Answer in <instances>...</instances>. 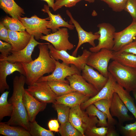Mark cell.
I'll use <instances>...</instances> for the list:
<instances>
[{"mask_svg":"<svg viewBox=\"0 0 136 136\" xmlns=\"http://www.w3.org/2000/svg\"><path fill=\"white\" fill-rule=\"evenodd\" d=\"M54 3V8L53 9L54 11L64 6L70 8L76 5V4L82 0H55Z\"/></svg>","mask_w":136,"mask_h":136,"instance_id":"39","label":"cell"},{"mask_svg":"<svg viewBox=\"0 0 136 136\" xmlns=\"http://www.w3.org/2000/svg\"><path fill=\"white\" fill-rule=\"evenodd\" d=\"M58 120L51 119L49 121L48 126L49 130L52 131L58 132L60 126Z\"/></svg>","mask_w":136,"mask_h":136,"instance_id":"44","label":"cell"},{"mask_svg":"<svg viewBox=\"0 0 136 136\" xmlns=\"http://www.w3.org/2000/svg\"><path fill=\"white\" fill-rule=\"evenodd\" d=\"M106 4L112 10L120 12L124 10L127 0H100Z\"/></svg>","mask_w":136,"mask_h":136,"instance_id":"37","label":"cell"},{"mask_svg":"<svg viewBox=\"0 0 136 136\" xmlns=\"http://www.w3.org/2000/svg\"><path fill=\"white\" fill-rule=\"evenodd\" d=\"M128 111L118 94L114 92L112 97L110 107V111L112 116L118 119L119 125H123L126 121L132 120V116L128 114Z\"/></svg>","mask_w":136,"mask_h":136,"instance_id":"16","label":"cell"},{"mask_svg":"<svg viewBox=\"0 0 136 136\" xmlns=\"http://www.w3.org/2000/svg\"><path fill=\"white\" fill-rule=\"evenodd\" d=\"M9 91L7 90L2 93L0 97V121H1L6 116L11 117L13 108L12 104L8 100Z\"/></svg>","mask_w":136,"mask_h":136,"instance_id":"28","label":"cell"},{"mask_svg":"<svg viewBox=\"0 0 136 136\" xmlns=\"http://www.w3.org/2000/svg\"><path fill=\"white\" fill-rule=\"evenodd\" d=\"M119 131L124 136H136V121L134 123L123 125H116Z\"/></svg>","mask_w":136,"mask_h":136,"instance_id":"36","label":"cell"},{"mask_svg":"<svg viewBox=\"0 0 136 136\" xmlns=\"http://www.w3.org/2000/svg\"><path fill=\"white\" fill-rule=\"evenodd\" d=\"M0 134L6 136H31L29 132L22 127L10 125L6 122H0Z\"/></svg>","mask_w":136,"mask_h":136,"instance_id":"27","label":"cell"},{"mask_svg":"<svg viewBox=\"0 0 136 136\" xmlns=\"http://www.w3.org/2000/svg\"><path fill=\"white\" fill-rule=\"evenodd\" d=\"M54 60L55 67L53 72L50 75L41 77L37 82L56 81L69 83L68 81L65 79L67 77L75 74H81V71L74 65L71 64L70 66L60 63L58 60Z\"/></svg>","mask_w":136,"mask_h":136,"instance_id":"9","label":"cell"},{"mask_svg":"<svg viewBox=\"0 0 136 136\" xmlns=\"http://www.w3.org/2000/svg\"><path fill=\"white\" fill-rule=\"evenodd\" d=\"M0 8L11 17L17 19L25 14L24 9L14 0H0Z\"/></svg>","mask_w":136,"mask_h":136,"instance_id":"25","label":"cell"},{"mask_svg":"<svg viewBox=\"0 0 136 136\" xmlns=\"http://www.w3.org/2000/svg\"><path fill=\"white\" fill-rule=\"evenodd\" d=\"M66 12L70 19V23L74 26L78 34V42L76 48L72 53V56L76 57L79 48L83 44L88 43L92 47H95L96 45L94 41L98 40L100 35L95 32L93 33L92 32H88L85 30L79 23L73 18L69 10H67Z\"/></svg>","mask_w":136,"mask_h":136,"instance_id":"13","label":"cell"},{"mask_svg":"<svg viewBox=\"0 0 136 136\" xmlns=\"http://www.w3.org/2000/svg\"><path fill=\"white\" fill-rule=\"evenodd\" d=\"M108 70L116 82L127 91L130 92L136 90V69L113 60L109 65Z\"/></svg>","mask_w":136,"mask_h":136,"instance_id":"3","label":"cell"},{"mask_svg":"<svg viewBox=\"0 0 136 136\" xmlns=\"http://www.w3.org/2000/svg\"><path fill=\"white\" fill-rule=\"evenodd\" d=\"M39 101L46 103L55 104L57 96L53 92L47 81L37 82L25 89Z\"/></svg>","mask_w":136,"mask_h":136,"instance_id":"11","label":"cell"},{"mask_svg":"<svg viewBox=\"0 0 136 136\" xmlns=\"http://www.w3.org/2000/svg\"><path fill=\"white\" fill-rule=\"evenodd\" d=\"M111 101V100L107 99H103L97 101L93 104L98 109L107 116L108 126H115L118 123L116 120L113 118L110 113V107Z\"/></svg>","mask_w":136,"mask_h":136,"instance_id":"29","label":"cell"},{"mask_svg":"<svg viewBox=\"0 0 136 136\" xmlns=\"http://www.w3.org/2000/svg\"><path fill=\"white\" fill-rule=\"evenodd\" d=\"M97 27L99 30L95 33L100 35L98 44L89 48V50L92 52H97L103 48L112 50L114 43L115 27L109 23L105 22L99 24Z\"/></svg>","mask_w":136,"mask_h":136,"instance_id":"7","label":"cell"},{"mask_svg":"<svg viewBox=\"0 0 136 136\" xmlns=\"http://www.w3.org/2000/svg\"><path fill=\"white\" fill-rule=\"evenodd\" d=\"M17 71L21 75L25 76V71L21 62H10L7 60H0V92L3 93L6 90H9V86L6 81L9 75Z\"/></svg>","mask_w":136,"mask_h":136,"instance_id":"14","label":"cell"},{"mask_svg":"<svg viewBox=\"0 0 136 136\" xmlns=\"http://www.w3.org/2000/svg\"><path fill=\"white\" fill-rule=\"evenodd\" d=\"M133 95L136 100V90L132 91Z\"/></svg>","mask_w":136,"mask_h":136,"instance_id":"47","label":"cell"},{"mask_svg":"<svg viewBox=\"0 0 136 136\" xmlns=\"http://www.w3.org/2000/svg\"><path fill=\"white\" fill-rule=\"evenodd\" d=\"M26 83L25 76H16L13 82V92L8 100L13 106V111L10 119L6 122L13 126H20L28 131L29 122L27 113L23 101L24 86Z\"/></svg>","mask_w":136,"mask_h":136,"instance_id":"2","label":"cell"},{"mask_svg":"<svg viewBox=\"0 0 136 136\" xmlns=\"http://www.w3.org/2000/svg\"><path fill=\"white\" fill-rule=\"evenodd\" d=\"M12 47L11 44L9 43L0 40V52L1 53L0 57H8L12 50Z\"/></svg>","mask_w":136,"mask_h":136,"instance_id":"41","label":"cell"},{"mask_svg":"<svg viewBox=\"0 0 136 136\" xmlns=\"http://www.w3.org/2000/svg\"><path fill=\"white\" fill-rule=\"evenodd\" d=\"M69 33L67 28H60L56 31L42 36L40 39L49 42L58 50L67 51L72 49L74 46L69 41Z\"/></svg>","mask_w":136,"mask_h":136,"instance_id":"10","label":"cell"},{"mask_svg":"<svg viewBox=\"0 0 136 136\" xmlns=\"http://www.w3.org/2000/svg\"><path fill=\"white\" fill-rule=\"evenodd\" d=\"M136 37V21L132 20L131 24L123 30L115 32L114 43L112 51H119L124 46L133 41Z\"/></svg>","mask_w":136,"mask_h":136,"instance_id":"15","label":"cell"},{"mask_svg":"<svg viewBox=\"0 0 136 136\" xmlns=\"http://www.w3.org/2000/svg\"><path fill=\"white\" fill-rule=\"evenodd\" d=\"M106 136H119V134L115 129V126H108Z\"/></svg>","mask_w":136,"mask_h":136,"instance_id":"45","label":"cell"},{"mask_svg":"<svg viewBox=\"0 0 136 136\" xmlns=\"http://www.w3.org/2000/svg\"><path fill=\"white\" fill-rule=\"evenodd\" d=\"M28 131L32 136H54L52 131L46 129L39 125L35 120L29 122Z\"/></svg>","mask_w":136,"mask_h":136,"instance_id":"33","label":"cell"},{"mask_svg":"<svg viewBox=\"0 0 136 136\" xmlns=\"http://www.w3.org/2000/svg\"><path fill=\"white\" fill-rule=\"evenodd\" d=\"M113 51L106 48L97 52H92L87 60L86 64L97 70L105 77L108 78L109 63L112 59Z\"/></svg>","mask_w":136,"mask_h":136,"instance_id":"8","label":"cell"},{"mask_svg":"<svg viewBox=\"0 0 136 136\" xmlns=\"http://www.w3.org/2000/svg\"><path fill=\"white\" fill-rule=\"evenodd\" d=\"M85 1L88 2L89 3H93L95 1V0H84Z\"/></svg>","mask_w":136,"mask_h":136,"instance_id":"48","label":"cell"},{"mask_svg":"<svg viewBox=\"0 0 136 136\" xmlns=\"http://www.w3.org/2000/svg\"><path fill=\"white\" fill-rule=\"evenodd\" d=\"M48 46L50 54L53 58L56 60H61L62 63L68 65L73 64L81 71L86 64L88 58L91 53L89 50L85 49L81 55L76 57L70 55L66 51L56 50L52 44H48Z\"/></svg>","mask_w":136,"mask_h":136,"instance_id":"5","label":"cell"},{"mask_svg":"<svg viewBox=\"0 0 136 136\" xmlns=\"http://www.w3.org/2000/svg\"><path fill=\"white\" fill-rule=\"evenodd\" d=\"M90 97L89 96L74 91L57 96L55 103L62 104L71 108L78 105H80Z\"/></svg>","mask_w":136,"mask_h":136,"instance_id":"23","label":"cell"},{"mask_svg":"<svg viewBox=\"0 0 136 136\" xmlns=\"http://www.w3.org/2000/svg\"><path fill=\"white\" fill-rule=\"evenodd\" d=\"M118 51L125 52L136 55V42L133 41L124 46Z\"/></svg>","mask_w":136,"mask_h":136,"instance_id":"42","label":"cell"},{"mask_svg":"<svg viewBox=\"0 0 136 136\" xmlns=\"http://www.w3.org/2000/svg\"><path fill=\"white\" fill-rule=\"evenodd\" d=\"M116 83L114 77L109 72L108 80L105 86L95 95L82 103L80 105L81 109L85 110L89 105L101 99L111 100L114 92V88Z\"/></svg>","mask_w":136,"mask_h":136,"instance_id":"17","label":"cell"},{"mask_svg":"<svg viewBox=\"0 0 136 136\" xmlns=\"http://www.w3.org/2000/svg\"><path fill=\"white\" fill-rule=\"evenodd\" d=\"M58 132L61 136H83L69 121L60 124Z\"/></svg>","mask_w":136,"mask_h":136,"instance_id":"35","label":"cell"},{"mask_svg":"<svg viewBox=\"0 0 136 136\" xmlns=\"http://www.w3.org/2000/svg\"><path fill=\"white\" fill-rule=\"evenodd\" d=\"M43 43L38 45V57L29 63H21L25 72L26 83L31 85L37 82L46 74L52 73L55 67L54 59L50 54L48 44Z\"/></svg>","mask_w":136,"mask_h":136,"instance_id":"1","label":"cell"},{"mask_svg":"<svg viewBox=\"0 0 136 136\" xmlns=\"http://www.w3.org/2000/svg\"><path fill=\"white\" fill-rule=\"evenodd\" d=\"M1 22L8 30L19 32L25 31L24 25L18 19L7 16L2 19Z\"/></svg>","mask_w":136,"mask_h":136,"instance_id":"32","label":"cell"},{"mask_svg":"<svg viewBox=\"0 0 136 136\" xmlns=\"http://www.w3.org/2000/svg\"><path fill=\"white\" fill-rule=\"evenodd\" d=\"M49 7L48 5L45 4L41 10L48 15L49 21L47 27L51 30L52 33L56 31L61 27H66L71 30L74 29L75 27L73 25L64 20L59 14H53L50 11Z\"/></svg>","mask_w":136,"mask_h":136,"instance_id":"21","label":"cell"},{"mask_svg":"<svg viewBox=\"0 0 136 136\" xmlns=\"http://www.w3.org/2000/svg\"><path fill=\"white\" fill-rule=\"evenodd\" d=\"M23 98L29 121L33 122L35 120L38 114L45 109L47 104L39 101L25 89L24 90Z\"/></svg>","mask_w":136,"mask_h":136,"instance_id":"19","label":"cell"},{"mask_svg":"<svg viewBox=\"0 0 136 136\" xmlns=\"http://www.w3.org/2000/svg\"><path fill=\"white\" fill-rule=\"evenodd\" d=\"M8 30L10 43L12 47V51L21 50L28 44L31 36L26 31L19 32Z\"/></svg>","mask_w":136,"mask_h":136,"instance_id":"22","label":"cell"},{"mask_svg":"<svg viewBox=\"0 0 136 136\" xmlns=\"http://www.w3.org/2000/svg\"><path fill=\"white\" fill-rule=\"evenodd\" d=\"M71 87L75 91L92 97L98 92L91 84L87 82L81 74H75L66 78Z\"/></svg>","mask_w":136,"mask_h":136,"instance_id":"18","label":"cell"},{"mask_svg":"<svg viewBox=\"0 0 136 136\" xmlns=\"http://www.w3.org/2000/svg\"><path fill=\"white\" fill-rule=\"evenodd\" d=\"M51 89L57 96H60L75 91L69 83L56 81H47Z\"/></svg>","mask_w":136,"mask_h":136,"instance_id":"30","label":"cell"},{"mask_svg":"<svg viewBox=\"0 0 136 136\" xmlns=\"http://www.w3.org/2000/svg\"><path fill=\"white\" fill-rule=\"evenodd\" d=\"M45 2L47 4L49 7L52 8L53 10L54 8V1L55 0H41Z\"/></svg>","mask_w":136,"mask_h":136,"instance_id":"46","label":"cell"},{"mask_svg":"<svg viewBox=\"0 0 136 136\" xmlns=\"http://www.w3.org/2000/svg\"><path fill=\"white\" fill-rule=\"evenodd\" d=\"M42 43L37 42L34 36L31 35L30 41L25 47L18 51H11L10 52L11 54L8 57H0V60H6L12 63H29L33 60L31 55L35 47L37 45Z\"/></svg>","mask_w":136,"mask_h":136,"instance_id":"12","label":"cell"},{"mask_svg":"<svg viewBox=\"0 0 136 136\" xmlns=\"http://www.w3.org/2000/svg\"><path fill=\"white\" fill-rule=\"evenodd\" d=\"M69 121L83 136H85L86 131L96 126L99 120L96 116H89L80 105H78L71 108Z\"/></svg>","mask_w":136,"mask_h":136,"instance_id":"4","label":"cell"},{"mask_svg":"<svg viewBox=\"0 0 136 136\" xmlns=\"http://www.w3.org/2000/svg\"><path fill=\"white\" fill-rule=\"evenodd\" d=\"M86 112L89 116H95L99 119L96 126L98 127H107V117L104 113L98 109L93 104L88 106L85 109Z\"/></svg>","mask_w":136,"mask_h":136,"instance_id":"31","label":"cell"},{"mask_svg":"<svg viewBox=\"0 0 136 136\" xmlns=\"http://www.w3.org/2000/svg\"><path fill=\"white\" fill-rule=\"evenodd\" d=\"M108 128V127H98L95 126L87 131L85 135L87 136H106Z\"/></svg>","mask_w":136,"mask_h":136,"instance_id":"38","label":"cell"},{"mask_svg":"<svg viewBox=\"0 0 136 136\" xmlns=\"http://www.w3.org/2000/svg\"><path fill=\"white\" fill-rule=\"evenodd\" d=\"M114 92L116 93L128 110L134 116L136 119V106L133 98L127 91L117 82L115 86Z\"/></svg>","mask_w":136,"mask_h":136,"instance_id":"24","label":"cell"},{"mask_svg":"<svg viewBox=\"0 0 136 136\" xmlns=\"http://www.w3.org/2000/svg\"><path fill=\"white\" fill-rule=\"evenodd\" d=\"M53 106L57 112L58 120L60 124L69 121L71 108L61 104H53Z\"/></svg>","mask_w":136,"mask_h":136,"instance_id":"34","label":"cell"},{"mask_svg":"<svg viewBox=\"0 0 136 136\" xmlns=\"http://www.w3.org/2000/svg\"><path fill=\"white\" fill-rule=\"evenodd\" d=\"M124 10L130 14L133 20L136 21V0H127Z\"/></svg>","mask_w":136,"mask_h":136,"instance_id":"40","label":"cell"},{"mask_svg":"<svg viewBox=\"0 0 136 136\" xmlns=\"http://www.w3.org/2000/svg\"><path fill=\"white\" fill-rule=\"evenodd\" d=\"M112 59L126 66L136 69V55L125 52L113 51Z\"/></svg>","mask_w":136,"mask_h":136,"instance_id":"26","label":"cell"},{"mask_svg":"<svg viewBox=\"0 0 136 136\" xmlns=\"http://www.w3.org/2000/svg\"><path fill=\"white\" fill-rule=\"evenodd\" d=\"M81 75L88 83L92 85L98 92L107 83L108 78L94 70L86 64L82 70Z\"/></svg>","mask_w":136,"mask_h":136,"instance_id":"20","label":"cell"},{"mask_svg":"<svg viewBox=\"0 0 136 136\" xmlns=\"http://www.w3.org/2000/svg\"><path fill=\"white\" fill-rule=\"evenodd\" d=\"M18 19L23 23L26 31L31 36H34L35 39L38 40L43 36L49 34L51 30L47 27L49 22V17L40 18L36 15L30 18L20 17Z\"/></svg>","mask_w":136,"mask_h":136,"instance_id":"6","label":"cell"},{"mask_svg":"<svg viewBox=\"0 0 136 136\" xmlns=\"http://www.w3.org/2000/svg\"><path fill=\"white\" fill-rule=\"evenodd\" d=\"M0 39L10 43L8 30L1 22L0 23Z\"/></svg>","mask_w":136,"mask_h":136,"instance_id":"43","label":"cell"},{"mask_svg":"<svg viewBox=\"0 0 136 136\" xmlns=\"http://www.w3.org/2000/svg\"><path fill=\"white\" fill-rule=\"evenodd\" d=\"M133 41L136 42V37L134 38L133 39Z\"/></svg>","mask_w":136,"mask_h":136,"instance_id":"49","label":"cell"}]
</instances>
